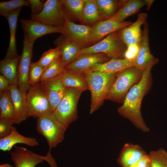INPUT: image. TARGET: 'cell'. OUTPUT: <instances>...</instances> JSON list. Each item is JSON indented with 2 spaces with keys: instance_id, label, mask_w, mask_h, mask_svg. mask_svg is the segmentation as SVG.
I'll return each mask as SVG.
<instances>
[{
  "instance_id": "5bb4252c",
  "label": "cell",
  "mask_w": 167,
  "mask_h": 167,
  "mask_svg": "<svg viewBox=\"0 0 167 167\" xmlns=\"http://www.w3.org/2000/svg\"><path fill=\"white\" fill-rule=\"evenodd\" d=\"M147 17V13H139L135 22L118 31L120 39L127 46L135 44L140 45L143 33L141 27L146 21Z\"/></svg>"
},
{
  "instance_id": "4dcf8cb0",
  "label": "cell",
  "mask_w": 167,
  "mask_h": 167,
  "mask_svg": "<svg viewBox=\"0 0 167 167\" xmlns=\"http://www.w3.org/2000/svg\"><path fill=\"white\" fill-rule=\"evenodd\" d=\"M64 68L60 55L44 71L40 82L51 79L62 74Z\"/></svg>"
},
{
  "instance_id": "603a6c76",
  "label": "cell",
  "mask_w": 167,
  "mask_h": 167,
  "mask_svg": "<svg viewBox=\"0 0 167 167\" xmlns=\"http://www.w3.org/2000/svg\"><path fill=\"white\" fill-rule=\"evenodd\" d=\"M22 7L10 14L6 17L7 20L10 30V41L5 59L19 57L16 48V32L18 19Z\"/></svg>"
},
{
  "instance_id": "ee69618b",
  "label": "cell",
  "mask_w": 167,
  "mask_h": 167,
  "mask_svg": "<svg viewBox=\"0 0 167 167\" xmlns=\"http://www.w3.org/2000/svg\"><path fill=\"white\" fill-rule=\"evenodd\" d=\"M147 167H151V166L150 163V164L148 165V166Z\"/></svg>"
},
{
  "instance_id": "d6a6232c",
  "label": "cell",
  "mask_w": 167,
  "mask_h": 167,
  "mask_svg": "<svg viewBox=\"0 0 167 167\" xmlns=\"http://www.w3.org/2000/svg\"><path fill=\"white\" fill-rule=\"evenodd\" d=\"M151 167H167V151L162 148L150 151L148 154Z\"/></svg>"
},
{
  "instance_id": "52a82bcc",
  "label": "cell",
  "mask_w": 167,
  "mask_h": 167,
  "mask_svg": "<svg viewBox=\"0 0 167 167\" xmlns=\"http://www.w3.org/2000/svg\"><path fill=\"white\" fill-rule=\"evenodd\" d=\"M28 113L37 118L53 112L47 93L40 83L31 86L26 95Z\"/></svg>"
},
{
  "instance_id": "7c38bea8",
  "label": "cell",
  "mask_w": 167,
  "mask_h": 167,
  "mask_svg": "<svg viewBox=\"0 0 167 167\" xmlns=\"http://www.w3.org/2000/svg\"><path fill=\"white\" fill-rule=\"evenodd\" d=\"M92 27L76 24L66 16L63 27V33L65 36L75 41L84 48L90 46Z\"/></svg>"
},
{
  "instance_id": "4fadbf2b",
  "label": "cell",
  "mask_w": 167,
  "mask_h": 167,
  "mask_svg": "<svg viewBox=\"0 0 167 167\" xmlns=\"http://www.w3.org/2000/svg\"><path fill=\"white\" fill-rule=\"evenodd\" d=\"M40 84L46 92L54 112L65 95L67 88L64 84L62 74Z\"/></svg>"
},
{
  "instance_id": "d4e9b609",
  "label": "cell",
  "mask_w": 167,
  "mask_h": 167,
  "mask_svg": "<svg viewBox=\"0 0 167 167\" xmlns=\"http://www.w3.org/2000/svg\"><path fill=\"white\" fill-rule=\"evenodd\" d=\"M145 5L144 0H126L116 14L109 19L118 22H123L127 18L139 12Z\"/></svg>"
},
{
  "instance_id": "44dd1931",
  "label": "cell",
  "mask_w": 167,
  "mask_h": 167,
  "mask_svg": "<svg viewBox=\"0 0 167 167\" xmlns=\"http://www.w3.org/2000/svg\"><path fill=\"white\" fill-rule=\"evenodd\" d=\"M136 58L133 60L113 59L102 63L95 64L84 72L98 71L102 72L118 73L135 66Z\"/></svg>"
},
{
  "instance_id": "ffe728a7",
  "label": "cell",
  "mask_w": 167,
  "mask_h": 167,
  "mask_svg": "<svg viewBox=\"0 0 167 167\" xmlns=\"http://www.w3.org/2000/svg\"><path fill=\"white\" fill-rule=\"evenodd\" d=\"M18 143L23 144L32 147L39 145L36 139L22 135L18 132L15 127L12 126L8 135L0 138V149L3 151H9Z\"/></svg>"
},
{
  "instance_id": "d590c367",
  "label": "cell",
  "mask_w": 167,
  "mask_h": 167,
  "mask_svg": "<svg viewBox=\"0 0 167 167\" xmlns=\"http://www.w3.org/2000/svg\"><path fill=\"white\" fill-rule=\"evenodd\" d=\"M13 124V120L11 118H0V138L5 137L10 134Z\"/></svg>"
},
{
  "instance_id": "74e56055",
  "label": "cell",
  "mask_w": 167,
  "mask_h": 167,
  "mask_svg": "<svg viewBox=\"0 0 167 167\" xmlns=\"http://www.w3.org/2000/svg\"><path fill=\"white\" fill-rule=\"evenodd\" d=\"M30 4L32 14L35 15L40 14L42 11L45 2L40 0H28Z\"/></svg>"
},
{
  "instance_id": "f35d334b",
  "label": "cell",
  "mask_w": 167,
  "mask_h": 167,
  "mask_svg": "<svg viewBox=\"0 0 167 167\" xmlns=\"http://www.w3.org/2000/svg\"><path fill=\"white\" fill-rule=\"evenodd\" d=\"M150 163L148 154H147L128 167H147Z\"/></svg>"
},
{
  "instance_id": "f546056e",
  "label": "cell",
  "mask_w": 167,
  "mask_h": 167,
  "mask_svg": "<svg viewBox=\"0 0 167 167\" xmlns=\"http://www.w3.org/2000/svg\"><path fill=\"white\" fill-rule=\"evenodd\" d=\"M102 19L95 0H85L83 22L91 23Z\"/></svg>"
},
{
  "instance_id": "b9f144b4",
  "label": "cell",
  "mask_w": 167,
  "mask_h": 167,
  "mask_svg": "<svg viewBox=\"0 0 167 167\" xmlns=\"http://www.w3.org/2000/svg\"><path fill=\"white\" fill-rule=\"evenodd\" d=\"M144 1L145 2V5L147 6L146 9L148 11L150 9L152 4L154 1L153 0H145Z\"/></svg>"
},
{
  "instance_id": "7402d4cb",
  "label": "cell",
  "mask_w": 167,
  "mask_h": 167,
  "mask_svg": "<svg viewBox=\"0 0 167 167\" xmlns=\"http://www.w3.org/2000/svg\"><path fill=\"white\" fill-rule=\"evenodd\" d=\"M147 154L140 146L126 143L121 150L117 161L122 167H128Z\"/></svg>"
},
{
  "instance_id": "8fae6325",
  "label": "cell",
  "mask_w": 167,
  "mask_h": 167,
  "mask_svg": "<svg viewBox=\"0 0 167 167\" xmlns=\"http://www.w3.org/2000/svg\"><path fill=\"white\" fill-rule=\"evenodd\" d=\"M132 24L130 21L119 23L110 19L99 22L92 27L90 46L100 41L109 34L128 27Z\"/></svg>"
},
{
  "instance_id": "836d02e7",
  "label": "cell",
  "mask_w": 167,
  "mask_h": 167,
  "mask_svg": "<svg viewBox=\"0 0 167 167\" xmlns=\"http://www.w3.org/2000/svg\"><path fill=\"white\" fill-rule=\"evenodd\" d=\"M44 71L43 68L38 62H32L28 74V82L31 86L39 83Z\"/></svg>"
},
{
  "instance_id": "5b68a950",
  "label": "cell",
  "mask_w": 167,
  "mask_h": 167,
  "mask_svg": "<svg viewBox=\"0 0 167 167\" xmlns=\"http://www.w3.org/2000/svg\"><path fill=\"white\" fill-rule=\"evenodd\" d=\"M118 31L109 34L93 45L83 48L78 56L91 54L103 53L110 59L124 58V54L127 47L120 39Z\"/></svg>"
},
{
  "instance_id": "e0dca14e",
  "label": "cell",
  "mask_w": 167,
  "mask_h": 167,
  "mask_svg": "<svg viewBox=\"0 0 167 167\" xmlns=\"http://www.w3.org/2000/svg\"><path fill=\"white\" fill-rule=\"evenodd\" d=\"M11 158L15 167H35L45 161L43 156L35 153L26 148L15 146Z\"/></svg>"
},
{
  "instance_id": "e575fe53",
  "label": "cell",
  "mask_w": 167,
  "mask_h": 167,
  "mask_svg": "<svg viewBox=\"0 0 167 167\" xmlns=\"http://www.w3.org/2000/svg\"><path fill=\"white\" fill-rule=\"evenodd\" d=\"M61 55L59 49L56 47L44 52L38 62L43 67L44 71Z\"/></svg>"
},
{
  "instance_id": "ab89813d",
  "label": "cell",
  "mask_w": 167,
  "mask_h": 167,
  "mask_svg": "<svg viewBox=\"0 0 167 167\" xmlns=\"http://www.w3.org/2000/svg\"><path fill=\"white\" fill-rule=\"evenodd\" d=\"M10 83L8 79L2 75H0V92L10 90Z\"/></svg>"
},
{
  "instance_id": "8992f818",
  "label": "cell",
  "mask_w": 167,
  "mask_h": 167,
  "mask_svg": "<svg viewBox=\"0 0 167 167\" xmlns=\"http://www.w3.org/2000/svg\"><path fill=\"white\" fill-rule=\"evenodd\" d=\"M83 91L74 88H67L66 92L53 112L57 119L69 125L78 118L77 106Z\"/></svg>"
},
{
  "instance_id": "4316f807",
  "label": "cell",
  "mask_w": 167,
  "mask_h": 167,
  "mask_svg": "<svg viewBox=\"0 0 167 167\" xmlns=\"http://www.w3.org/2000/svg\"><path fill=\"white\" fill-rule=\"evenodd\" d=\"M85 0H62V5L66 16L70 20L75 19L83 22Z\"/></svg>"
},
{
  "instance_id": "6da1fadb",
  "label": "cell",
  "mask_w": 167,
  "mask_h": 167,
  "mask_svg": "<svg viewBox=\"0 0 167 167\" xmlns=\"http://www.w3.org/2000/svg\"><path fill=\"white\" fill-rule=\"evenodd\" d=\"M156 63L148 65L143 71L141 79L133 86L126 94L122 105L118 108L119 114L128 119L137 128L144 132L149 131L141 115L142 100L152 84L151 70Z\"/></svg>"
},
{
  "instance_id": "2e32d148",
  "label": "cell",
  "mask_w": 167,
  "mask_h": 167,
  "mask_svg": "<svg viewBox=\"0 0 167 167\" xmlns=\"http://www.w3.org/2000/svg\"><path fill=\"white\" fill-rule=\"evenodd\" d=\"M54 43L60 50L65 67L77 58L84 48L80 44L62 34L54 41Z\"/></svg>"
},
{
  "instance_id": "9a60e30c",
  "label": "cell",
  "mask_w": 167,
  "mask_h": 167,
  "mask_svg": "<svg viewBox=\"0 0 167 167\" xmlns=\"http://www.w3.org/2000/svg\"><path fill=\"white\" fill-rule=\"evenodd\" d=\"M143 30L139 45V52L136 58L135 66L143 72L150 64L158 61L151 54L149 45V25L147 21L143 24Z\"/></svg>"
},
{
  "instance_id": "ba28073f",
  "label": "cell",
  "mask_w": 167,
  "mask_h": 167,
  "mask_svg": "<svg viewBox=\"0 0 167 167\" xmlns=\"http://www.w3.org/2000/svg\"><path fill=\"white\" fill-rule=\"evenodd\" d=\"M66 18L62 0H46L40 14L31 15L32 19L47 25L62 27L65 24Z\"/></svg>"
},
{
  "instance_id": "1f68e13d",
  "label": "cell",
  "mask_w": 167,
  "mask_h": 167,
  "mask_svg": "<svg viewBox=\"0 0 167 167\" xmlns=\"http://www.w3.org/2000/svg\"><path fill=\"white\" fill-rule=\"evenodd\" d=\"M23 6L30 7L28 0H11L0 1V14L6 17L10 14Z\"/></svg>"
},
{
  "instance_id": "cb8c5ba5",
  "label": "cell",
  "mask_w": 167,
  "mask_h": 167,
  "mask_svg": "<svg viewBox=\"0 0 167 167\" xmlns=\"http://www.w3.org/2000/svg\"><path fill=\"white\" fill-rule=\"evenodd\" d=\"M62 75L64 84L67 88H77L83 92L89 90L83 72L64 68Z\"/></svg>"
},
{
  "instance_id": "3957f363",
  "label": "cell",
  "mask_w": 167,
  "mask_h": 167,
  "mask_svg": "<svg viewBox=\"0 0 167 167\" xmlns=\"http://www.w3.org/2000/svg\"><path fill=\"white\" fill-rule=\"evenodd\" d=\"M142 73L135 66L117 73L105 100L123 103L130 89L141 79Z\"/></svg>"
},
{
  "instance_id": "8d00e7d4",
  "label": "cell",
  "mask_w": 167,
  "mask_h": 167,
  "mask_svg": "<svg viewBox=\"0 0 167 167\" xmlns=\"http://www.w3.org/2000/svg\"><path fill=\"white\" fill-rule=\"evenodd\" d=\"M127 47L124 54V58L130 60L136 58L139 52V45L132 44Z\"/></svg>"
},
{
  "instance_id": "7bdbcfd3",
  "label": "cell",
  "mask_w": 167,
  "mask_h": 167,
  "mask_svg": "<svg viewBox=\"0 0 167 167\" xmlns=\"http://www.w3.org/2000/svg\"><path fill=\"white\" fill-rule=\"evenodd\" d=\"M0 167H14L10 164L6 163L2 164L0 165Z\"/></svg>"
},
{
  "instance_id": "ac0fdd59",
  "label": "cell",
  "mask_w": 167,
  "mask_h": 167,
  "mask_svg": "<svg viewBox=\"0 0 167 167\" xmlns=\"http://www.w3.org/2000/svg\"><path fill=\"white\" fill-rule=\"evenodd\" d=\"M10 90L15 110L14 124L19 125L30 117L28 112L26 95L13 85H10Z\"/></svg>"
},
{
  "instance_id": "7a4b0ae2",
  "label": "cell",
  "mask_w": 167,
  "mask_h": 167,
  "mask_svg": "<svg viewBox=\"0 0 167 167\" xmlns=\"http://www.w3.org/2000/svg\"><path fill=\"white\" fill-rule=\"evenodd\" d=\"M82 72L91 92L89 113L92 114L103 105L117 73L98 71Z\"/></svg>"
},
{
  "instance_id": "83f0119b",
  "label": "cell",
  "mask_w": 167,
  "mask_h": 167,
  "mask_svg": "<svg viewBox=\"0 0 167 167\" xmlns=\"http://www.w3.org/2000/svg\"><path fill=\"white\" fill-rule=\"evenodd\" d=\"M126 1L95 0L102 18L106 19L113 16Z\"/></svg>"
},
{
  "instance_id": "9c48e42d",
  "label": "cell",
  "mask_w": 167,
  "mask_h": 167,
  "mask_svg": "<svg viewBox=\"0 0 167 167\" xmlns=\"http://www.w3.org/2000/svg\"><path fill=\"white\" fill-rule=\"evenodd\" d=\"M34 43L29 42L24 34L23 49L19 60L17 72L19 88L26 95L31 87L28 80V74L32 63Z\"/></svg>"
},
{
  "instance_id": "30bf717a",
  "label": "cell",
  "mask_w": 167,
  "mask_h": 167,
  "mask_svg": "<svg viewBox=\"0 0 167 167\" xmlns=\"http://www.w3.org/2000/svg\"><path fill=\"white\" fill-rule=\"evenodd\" d=\"M21 26L28 41L34 43L38 38L55 33H63V27L47 25L31 19H20Z\"/></svg>"
},
{
  "instance_id": "60d3db41",
  "label": "cell",
  "mask_w": 167,
  "mask_h": 167,
  "mask_svg": "<svg viewBox=\"0 0 167 167\" xmlns=\"http://www.w3.org/2000/svg\"><path fill=\"white\" fill-rule=\"evenodd\" d=\"M43 158L45 161L48 163L51 167H58L55 159L51 154L50 149H49L45 156H43Z\"/></svg>"
},
{
  "instance_id": "484cf974",
  "label": "cell",
  "mask_w": 167,
  "mask_h": 167,
  "mask_svg": "<svg viewBox=\"0 0 167 167\" xmlns=\"http://www.w3.org/2000/svg\"><path fill=\"white\" fill-rule=\"evenodd\" d=\"M19 56L11 59H3L0 62L1 75L8 80L10 85L18 88V66Z\"/></svg>"
},
{
  "instance_id": "f1b7e54d",
  "label": "cell",
  "mask_w": 167,
  "mask_h": 167,
  "mask_svg": "<svg viewBox=\"0 0 167 167\" xmlns=\"http://www.w3.org/2000/svg\"><path fill=\"white\" fill-rule=\"evenodd\" d=\"M0 118H9L13 120L15 110L10 90L0 92Z\"/></svg>"
},
{
  "instance_id": "277c9868",
  "label": "cell",
  "mask_w": 167,
  "mask_h": 167,
  "mask_svg": "<svg viewBox=\"0 0 167 167\" xmlns=\"http://www.w3.org/2000/svg\"><path fill=\"white\" fill-rule=\"evenodd\" d=\"M68 126L59 121L52 112L37 118L36 129L46 139L51 149L63 140Z\"/></svg>"
},
{
  "instance_id": "d6986e66",
  "label": "cell",
  "mask_w": 167,
  "mask_h": 167,
  "mask_svg": "<svg viewBox=\"0 0 167 167\" xmlns=\"http://www.w3.org/2000/svg\"><path fill=\"white\" fill-rule=\"evenodd\" d=\"M111 59L105 54L97 53L78 56L65 68L83 72L95 64L107 62Z\"/></svg>"
}]
</instances>
